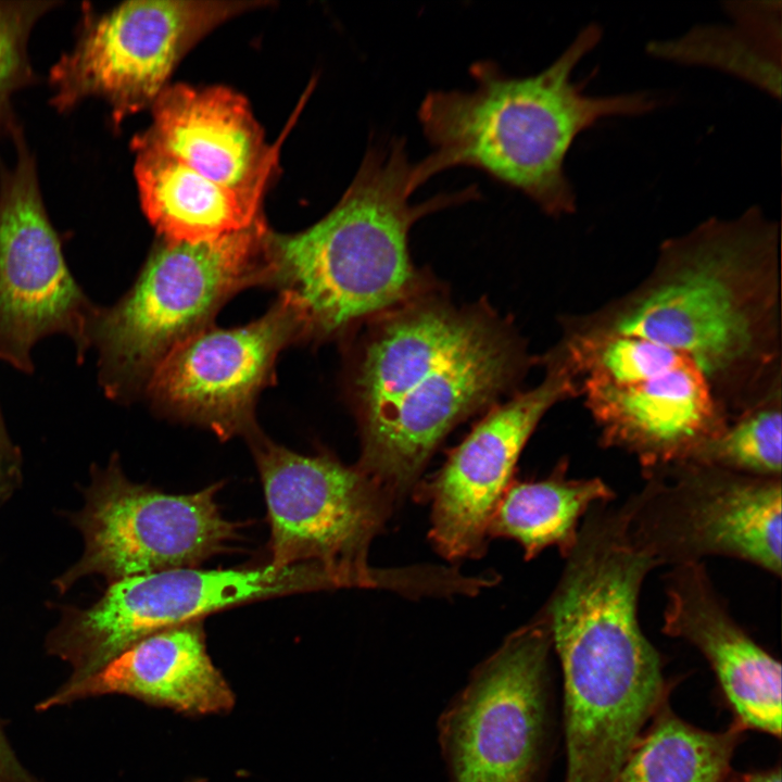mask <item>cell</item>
Returning a JSON list of instances; mask_svg holds the SVG:
<instances>
[{
	"label": "cell",
	"instance_id": "6da1fadb",
	"mask_svg": "<svg viewBox=\"0 0 782 782\" xmlns=\"http://www.w3.org/2000/svg\"><path fill=\"white\" fill-rule=\"evenodd\" d=\"M563 332L627 335L690 357L730 420L782 384L780 227L754 205L664 240L649 273Z\"/></svg>",
	"mask_w": 782,
	"mask_h": 782
},
{
	"label": "cell",
	"instance_id": "7a4b0ae2",
	"mask_svg": "<svg viewBox=\"0 0 782 782\" xmlns=\"http://www.w3.org/2000/svg\"><path fill=\"white\" fill-rule=\"evenodd\" d=\"M370 321L349 380L356 466L393 500L446 434L515 388L534 358L487 305L459 307L428 291Z\"/></svg>",
	"mask_w": 782,
	"mask_h": 782
},
{
	"label": "cell",
	"instance_id": "3957f363",
	"mask_svg": "<svg viewBox=\"0 0 782 782\" xmlns=\"http://www.w3.org/2000/svg\"><path fill=\"white\" fill-rule=\"evenodd\" d=\"M542 615L563 672L564 782H611L666 702L663 665L638 619L654 558L610 517L586 520Z\"/></svg>",
	"mask_w": 782,
	"mask_h": 782
},
{
	"label": "cell",
	"instance_id": "277c9868",
	"mask_svg": "<svg viewBox=\"0 0 782 782\" xmlns=\"http://www.w3.org/2000/svg\"><path fill=\"white\" fill-rule=\"evenodd\" d=\"M601 38V26L591 23L540 73L512 76L493 61H478L469 70L472 89L428 92L418 119L432 151L414 163L418 187L446 169L471 167L550 216L572 214L577 198L565 161L576 138L601 119L643 115L660 104L647 91L593 96L573 81Z\"/></svg>",
	"mask_w": 782,
	"mask_h": 782
},
{
	"label": "cell",
	"instance_id": "5b68a950",
	"mask_svg": "<svg viewBox=\"0 0 782 782\" xmlns=\"http://www.w3.org/2000/svg\"><path fill=\"white\" fill-rule=\"evenodd\" d=\"M405 141L374 143L338 204L294 235L267 232V285L298 311L304 338L345 332L428 291L408 248L421 217L477 199V187L420 203Z\"/></svg>",
	"mask_w": 782,
	"mask_h": 782
},
{
	"label": "cell",
	"instance_id": "8992f818",
	"mask_svg": "<svg viewBox=\"0 0 782 782\" xmlns=\"http://www.w3.org/2000/svg\"><path fill=\"white\" fill-rule=\"evenodd\" d=\"M267 232L260 219L210 241L163 239L129 291L110 307H96L88 343L99 352L100 382L110 398L144 391L162 361L207 328L232 295L267 285Z\"/></svg>",
	"mask_w": 782,
	"mask_h": 782
},
{
	"label": "cell",
	"instance_id": "52a82bcc",
	"mask_svg": "<svg viewBox=\"0 0 782 782\" xmlns=\"http://www.w3.org/2000/svg\"><path fill=\"white\" fill-rule=\"evenodd\" d=\"M552 647L541 614L471 671L438 719L449 782H541L551 730Z\"/></svg>",
	"mask_w": 782,
	"mask_h": 782
},
{
	"label": "cell",
	"instance_id": "ba28073f",
	"mask_svg": "<svg viewBox=\"0 0 782 782\" xmlns=\"http://www.w3.org/2000/svg\"><path fill=\"white\" fill-rule=\"evenodd\" d=\"M258 468L276 568L315 565L338 586L376 585L367 553L391 509L392 499L357 466L328 453L301 455L260 431L249 438Z\"/></svg>",
	"mask_w": 782,
	"mask_h": 782
},
{
	"label": "cell",
	"instance_id": "9c48e42d",
	"mask_svg": "<svg viewBox=\"0 0 782 782\" xmlns=\"http://www.w3.org/2000/svg\"><path fill=\"white\" fill-rule=\"evenodd\" d=\"M644 476L622 509L632 540L657 565L727 556L781 575V478L689 461Z\"/></svg>",
	"mask_w": 782,
	"mask_h": 782
},
{
	"label": "cell",
	"instance_id": "30bf717a",
	"mask_svg": "<svg viewBox=\"0 0 782 782\" xmlns=\"http://www.w3.org/2000/svg\"><path fill=\"white\" fill-rule=\"evenodd\" d=\"M253 5L262 2L136 0L104 13L85 4L73 48L50 70L51 103L66 112L97 98L118 125L153 104L203 35Z\"/></svg>",
	"mask_w": 782,
	"mask_h": 782
},
{
	"label": "cell",
	"instance_id": "8fae6325",
	"mask_svg": "<svg viewBox=\"0 0 782 782\" xmlns=\"http://www.w3.org/2000/svg\"><path fill=\"white\" fill-rule=\"evenodd\" d=\"M329 588H337L332 578L308 564L177 568L129 577L114 581L99 602L71 618L60 634V652L74 663L75 682L159 631L247 602Z\"/></svg>",
	"mask_w": 782,
	"mask_h": 782
},
{
	"label": "cell",
	"instance_id": "7c38bea8",
	"mask_svg": "<svg viewBox=\"0 0 782 782\" xmlns=\"http://www.w3.org/2000/svg\"><path fill=\"white\" fill-rule=\"evenodd\" d=\"M15 163L0 166V357L30 373V351L64 333L89 349L96 306L71 275L40 191L37 165L18 130Z\"/></svg>",
	"mask_w": 782,
	"mask_h": 782
},
{
	"label": "cell",
	"instance_id": "4fadbf2b",
	"mask_svg": "<svg viewBox=\"0 0 782 782\" xmlns=\"http://www.w3.org/2000/svg\"><path fill=\"white\" fill-rule=\"evenodd\" d=\"M219 483L191 494H167L130 482L112 464L96 480L79 525L86 550L63 583L87 573L121 579L197 568L225 552L238 525L219 510Z\"/></svg>",
	"mask_w": 782,
	"mask_h": 782
},
{
	"label": "cell",
	"instance_id": "5bb4252c",
	"mask_svg": "<svg viewBox=\"0 0 782 782\" xmlns=\"http://www.w3.org/2000/svg\"><path fill=\"white\" fill-rule=\"evenodd\" d=\"M540 363L545 367L542 381L490 409L421 487V496L431 502L430 538L447 559L482 554L492 516L537 425L554 405L580 395L577 379L556 351L551 349Z\"/></svg>",
	"mask_w": 782,
	"mask_h": 782
},
{
	"label": "cell",
	"instance_id": "9a60e30c",
	"mask_svg": "<svg viewBox=\"0 0 782 782\" xmlns=\"http://www.w3.org/2000/svg\"><path fill=\"white\" fill-rule=\"evenodd\" d=\"M304 338L302 320L279 297L257 320L231 329L207 328L176 346L144 391L156 406L205 426L226 440L258 430L254 404L274 375L278 354Z\"/></svg>",
	"mask_w": 782,
	"mask_h": 782
},
{
	"label": "cell",
	"instance_id": "2e32d148",
	"mask_svg": "<svg viewBox=\"0 0 782 782\" xmlns=\"http://www.w3.org/2000/svg\"><path fill=\"white\" fill-rule=\"evenodd\" d=\"M598 442L634 455L643 474L686 461L730 418L694 364L629 384L583 383Z\"/></svg>",
	"mask_w": 782,
	"mask_h": 782
},
{
	"label": "cell",
	"instance_id": "e0dca14e",
	"mask_svg": "<svg viewBox=\"0 0 782 782\" xmlns=\"http://www.w3.org/2000/svg\"><path fill=\"white\" fill-rule=\"evenodd\" d=\"M663 631L694 645L707 659L745 730L781 736V664L731 617L701 562L667 576Z\"/></svg>",
	"mask_w": 782,
	"mask_h": 782
},
{
	"label": "cell",
	"instance_id": "ac0fdd59",
	"mask_svg": "<svg viewBox=\"0 0 782 782\" xmlns=\"http://www.w3.org/2000/svg\"><path fill=\"white\" fill-rule=\"evenodd\" d=\"M143 134L211 180L244 193H263L277 157L243 97L225 87H166L152 104Z\"/></svg>",
	"mask_w": 782,
	"mask_h": 782
},
{
	"label": "cell",
	"instance_id": "d6986e66",
	"mask_svg": "<svg viewBox=\"0 0 782 782\" xmlns=\"http://www.w3.org/2000/svg\"><path fill=\"white\" fill-rule=\"evenodd\" d=\"M106 694L134 696L189 716L225 715L236 705L234 690L207 653L201 620L140 640L41 707Z\"/></svg>",
	"mask_w": 782,
	"mask_h": 782
},
{
	"label": "cell",
	"instance_id": "ffe728a7",
	"mask_svg": "<svg viewBox=\"0 0 782 782\" xmlns=\"http://www.w3.org/2000/svg\"><path fill=\"white\" fill-rule=\"evenodd\" d=\"M133 148L142 210L164 240L210 241L260 220L261 193L224 187L142 135L133 140Z\"/></svg>",
	"mask_w": 782,
	"mask_h": 782
},
{
	"label": "cell",
	"instance_id": "44dd1931",
	"mask_svg": "<svg viewBox=\"0 0 782 782\" xmlns=\"http://www.w3.org/2000/svg\"><path fill=\"white\" fill-rule=\"evenodd\" d=\"M732 25L697 26L669 40L652 42L648 51L682 64L711 66L780 97V1H731Z\"/></svg>",
	"mask_w": 782,
	"mask_h": 782
},
{
	"label": "cell",
	"instance_id": "7402d4cb",
	"mask_svg": "<svg viewBox=\"0 0 782 782\" xmlns=\"http://www.w3.org/2000/svg\"><path fill=\"white\" fill-rule=\"evenodd\" d=\"M568 461L540 481H512L489 525V537L516 540L526 558L550 546L567 557L578 541L579 521L596 504L615 497L601 478L569 479Z\"/></svg>",
	"mask_w": 782,
	"mask_h": 782
},
{
	"label": "cell",
	"instance_id": "603a6c76",
	"mask_svg": "<svg viewBox=\"0 0 782 782\" xmlns=\"http://www.w3.org/2000/svg\"><path fill=\"white\" fill-rule=\"evenodd\" d=\"M744 730L736 721L719 732L698 729L665 702L611 782H729Z\"/></svg>",
	"mask_w": 782,
	"mask_h": 782
},
{
	"label": "cell",
	"instance_id": "cb8c5ba5",
	"mask_svg": "<svg viewBox=\"0 0 782 782\" xmlns=\"http://www.w3.org/2000/svg\"><path fill=\"white\" fill-rule=\"evenodd\" d=\"M554 348L567 362L579 388L583 383L629 384L668 373L692 361L681 352L627 335L578 336L563 332Z\"/></svg>",
	"mask_w": 782,
	"mask_h": 782
},
{
	"label": "cell",
	"instance_id": "d4e9b609",
	"mask_svg": "<svg viewBox=\"0 0 782 782\" xmlns=\"http://www.w3.org/2000/svg\"><path fill=\"white\" fill-rule=\"evenodd\" d=\"M781 438L782 384H778L686 461L755 477L781 478Z\"/></svg>",
	"mask_w": 782,
	"mask_h": 782
},
{
	"label": "cell",
	"instance_id": "484cf974",
	"mask_svg": "<svg viewBox=\"0 0 782 782\" xmlns=\"http://www.w3.org/2000/svg\"><path fill=\"white\" fill-rule=\"evenodd\" d=\"M60 5L58 1H0V136L20 130L12 98L34 80L28 39L40 17Z\"/></svg>",
	"mask_w": 782,
	"mask_h": 782
},
{
	"label": "cell",
	"instance_id": "4316f807",
	"mask_svg": "<svg viewBox=\"0 0 782 782\" xmlns=\"http://www.w3.org/2000/svg\"><path fill=\"white\" fill-rule=\"evenodd\" d=\"M0 782H34L22 769L0 731Z\"/></svg>",
	"mask_w": 782,
	"mask_h": 782
},
{
	"label": "cell",
	"instance_id": "83f0119b",
	"mask_svg": "<svg viewBox=\"0 0 782 782\" xmlns=\"http://www.w3.org/2000/svg\"><path fill=\"white\" fill-rule=\"evenodd\" d=\"M729 782H781V767L731 775Z\"/></svg>",
	"mask_w": 782,
	"mask_h": 782
},
{
	"label": "cell",
	"instance_id": "f1b7e54d",
	"mask_svg": "<svg viewBox=\"0 0 782 782\" xmlns=\"http://www.w3.org/2000/svg\"><path fill=\"white\" fill-rule=\"evenodd\" d=\"M12 449H13V447H12V444H11L9 438H8V434H7V431H5V428H4V424H3V420H2V416H1V413H0V451H1L2 453H4V454L11 456V455H13V453H14V452L12 451Z\"/></svg>",
	"mask_w": 782,
	"mask_h": 782
},
{
	"label": "cell",
	"instance_id": "f546056e",
	"mask_svg": "<svg viewBox=\"0 0 782 782\" xmlns=\"http://www.w3.org/2000/svg\"><path fill=\"white\" fill-rule=\"evenodd\" d=\"M3 457L9 458L10 456L7 455V454H4V453H2V452L0 451V478H1V476H2V474H3V469H4V468H3V462H7V461H3Z\"/></svg>",
	"mask_w": 782,
	"mask_h": 782
},
{
	"label": "cell",
	"instance_id": "4dcf8cb0",
	"mask_svg": "<svg viewBox=\"0 0 782 782\" xmlns=\"http://www.w3.org/2000/svg\"><path fill=\"white\" fill-rule=\"evenodd\" d=\"M185 782H210V781L204 778H193V779L187 780Z\"/></svg>",
	"mask_w": 782,
	"mask_h": 782
}]
</instances>
